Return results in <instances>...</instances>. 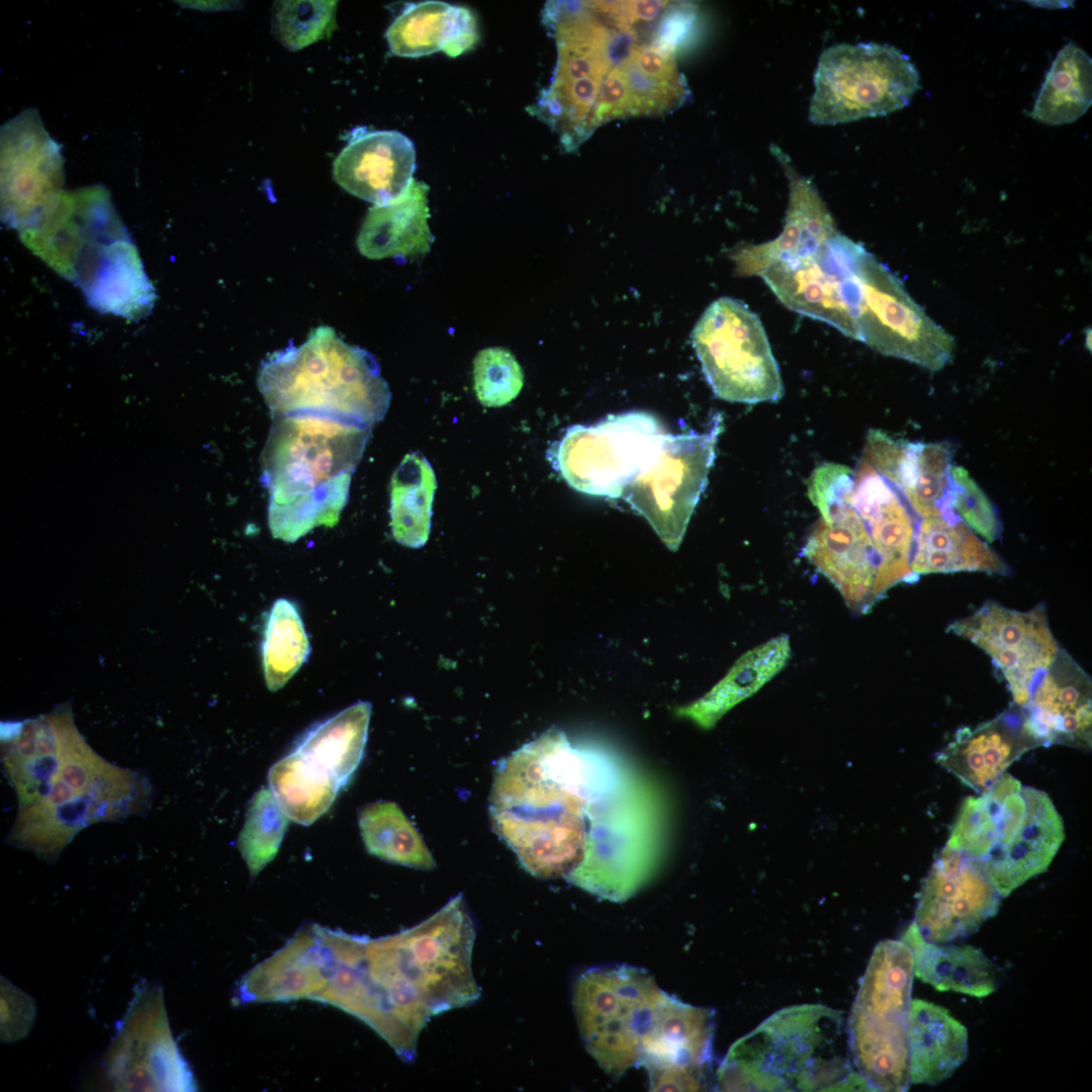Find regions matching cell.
<instances>
[{
	"label": "cell",
	"mask_w": 1092,
	"mask_h": 1092,
	"mask_svg": "<svg viewBox=\"0 0 1092 1092\" xmlns=\"http://www.w3.org/2000/svg\"><path fill=\"white\" fill-rule=\"evenodd\" d=\"M651 806L622 762L552 728L499 761L489 814L495 833L534 877L564 878L622 900L654 860Z\"/></svg>",
	"instance_id": "cell-1"
},
{
	"label": "cell",
	"mask_w": 1092,
	"mask_h": 1092,
	"mask_svg": "<svg viewBox=\"0 0 1092 1092\" xmlns=\"http://www.w3.org/2000/svg\"><path fill=\"white\" fill-rule=\"evenodd\" d=\"M23 244L74 283L101 313L129 321L147 316L156 293L138 248L102 185L64 192Z\"/></svg>",
	"instance_id": "cell-2"
},
{
	"label": "cell",
	"mask_w": 1092,
	"mask_h": 1092,
	"mask_svg": "<svg viewBox=\"0 0 1092 1092\" xmlns=\"http://www.w3.org/2000/svg\"><path fill=\"white\" fill-rule=\"evenodd\" d=\"M272 420L261 457L268 526L292 543L339 522L371 429L309 415Z\"/></svg>",
	"instance_id": "cell-3"
},
{
	"label": "cell",
	"mask_w": 1092,
	"mask_h": 1092,
	"mask_svg": "<svg viewBox=\"0 0 1092 1092\" xmlns=\"http://www.w3.org/2000/svg\"><path fill=\"white\" fill-rule=\"evenodd\" d=\"M4 766L20 805L12 837L42 853L58 852L90 823L125 816L145 795L133 772L86 748L56 753L44 739L18 743Z\"/></svg>",
	"instance_id": "cell-4"
},
{
	"label": "cell",
	"mask_w": 1092,
	"mask_h": 1092,
	"mask_svg": "<svg viewBox=\"0 0 1092 1092\" xmlns=\"http://www.w3.org/2000/svg\"><path fill=\"white\" fill-rule=\"evenodd\" d=\"M717 1084L723 1091H872L852 1064L842 1013L819 1004L778 1010L735 1041Z\"/></svg>",
	"instance_id": "cell-5"
},
{
	"label": "cell",
	"mask_w": 1092,
	"mask_h": 1092,
	"mask_svg": "<svg viewBox=\"0 0 1092 1092\" xmlns=\"http://www.w3.org/2000/svg\"><path fill=\"white\" fill-rule=\"evenodd\" d=\"M257 385L272 418L318 416L370 428L382 421L391 393L375 358L328 326L261 363Z\"/></svg>",
	"instance_id": "cell-6"
},
{
	"label": "cell",
	"mask_w": 1092,
	"mask_h": 1092,
	"mask_svg": "<svg viewBox=\"0 0 1092 1092\" xmlns=\"http://www.w3.org/2000/svg\"><path fill=\"white\" fill-rule=\"evenodd\" d=\"M1064 840V821L1050 796L1006 772L964 800L945 846L977 860L1004 898L1044 873Z\"/></svg>",
	"instance_id": "cell-7"
},
{
	"label": "cell",
	"mask_w": 1092,
	"mask_h": 1092,
	"mask_svg": "<svg viewBox=\"0 0 1092 1092\" xmlns=\"http://www.w3.org/2000/svg\"><path fill=\"white\" fill-rule=\"evenodd\" d=\"M543 22L555 38L557 63L533 113L559 134L566 150H573L594 130L600 87L627 53V41L596 2H548Z\"/></svg>",
	"instance_id": "cell-8"
},
{
	"label": "cell",
	"mask_w": 1092,
	"mask_h": 1092,
	"mask_svg": "<svg viewBox=\"0 0 1092 1092\" xmlns=\"http://www.w3.org/2000/svg\"><path fill=\"white\" fill-rule=\"evenodd\" d=\"M913 978V954L903 940L876 945L846 1021L852 1064L872 1091L903 1092L910 1086Z\"/></svg>",
	"instance_id": "cell-9"
},
{
	"label": "cell",
	"mask_w": 1092,
	"mask_h": 1092,
	"mask_svg": "<svg viewBox=\"0 0 1092 1092\" xmlns=\"http://www.w3.org/2000/svg\"><path fill=\"white\" fill-rule=\"evenodd\" d=\"M809 119L818 125L888 115L906 107L920 89L910 58L886 43H840L819 57Z\"/></svg>",
	"instance_id": "cell-10"
},
{
	"label": "cell",
	"mask_w": 1092,
	"mask_h": 1092,
	"mask_svg": "<svg viewBox=\"0 0 1092 1092\" xmlns=\"http://www.w3.org/2000/svg\"><path fill=\"white\" fill-rule=\"evenodd\" d=\"M850 272L859 342L930 371L950 362L954 339L927 315L886 265L857 243L851 252Z\"/></svg>",
	"instance_id": "cell-11"
},
{
	"label": "cell",
	"mask_w": 1092,
	"mask_h": 1092,
	"mask_svg": "<svg viewBox=\"0 0 1092 1092\" xmlns=\"http://www.w3.org/2000/svg\"><path fill=\"white\" fill-rule=\"evenodd\" d=\"M702 371L716 397L754 404L784 395L780 367L758 315L731 297L714 300L691 334Z\"/></svg>",
	"instance_id": "cell-12"
},
{
	"label": "cell",
	"mask_w": 1092,
	"mask_h": 1092,
	"mask_svg": "<svg viewBox=\"0 0 1092 1092\" xmlns=\"http://www.w3.org/2000/svg\"><path fill=\"white\" fill-rule=\"evenodd\" d=\"M668 433L645 412L608 416L594 425H574L554 442L548 458L575 490L620 498L657 456Z\"/></svg>",
	"instance_id": "cell-13"
},
{
	"label": "cell",
	"mask_w": 1092,
	"mask_h": 1092,
	"mask_svg": "<svg viewBox=\"0 0 1092 1092\" xmlns=\"http://www.w3.org/2000/svg\"><path fill=\"white\" fill-rule=\"evenodd\" d=\"M664 994L634 967L596 968L575 981L573 1007L582 1040L607 1073L620 1076L639 1064L642 1038Z\"/></svg>",
	"instance_id": "cell-14"
},
{
	"label": "cell",
	"mask_w": 1092,
	"mask_h": 1092,
	"mask_svg": "<svg viewBox=\"0 0 1092 1092\" xmlns=\"http://www.w3.org/2000/svg\"><path fill=\"white\" fill-rule=\"evenodd\" d=\"M722 419L708 431L668 434L653 462L627 486L623 498L672 551L681 543L716 458Z\"/></svg>",
	"instance_id": "cell-15"
},
{
	"label": "cell",
	"mask_w": 1092,
	"mask_h": 1092,
	"mask_svg": "<svg viewBox=\"0 0 1092 1092\" xmlns=\"http://www.w3.org/2000/svg\"><path fill=\"white\" fill-rule=\"evenodd\" d=\"M1 219L19 233L39 224L64 194L61 146L29 108L1 126Z\"/></svg>",
	"instance_id": "cell-16"
},
{
	"label": "cell",
	"mask_w": 1092,
	"mask_h": 1092,
	"mask_svg": "<svg viewBox=\"0 0 1092 1092\" xmlns=\"http://www.w3.org/2000/svg\"><path fill=\"white\" fill-rule=\"evenodd\" d=\"M947 631L963 637L992 659L1022 708L1030 689L1057 656L1060 646L1043 606L1021 612L986 602L974 614L953 621Z\"/></svg>",
	"instance_id": "cell-17"
},
{
	"label": "cell",
	"mask_w": 1092,
	"mask_h": 1092,
	"mask_svg": "<svg viewBox=\"0 0 1092 1092\" xmlns=\"http://www.w3.org/2000/svg\"><path fill=\"white\" fill-rule=\"evenodd\" d=\"M853 244L839 232L820 250L775 261L758 276L790 310L859 341L850 297Z\"/></svg>",
	"instance_id": "cell-18"
},
{
	"label": "cell",
	"mask_w": 1092,
	"mask_h": 1092,
	"mask_svg": "<svg viewBox=\"0 0 1092 1092\" xmlns=\"http://www.w3.org/2000/svg\"><path fill=\"white\" fill-rule=\"evenodd\" d=\"M1001 898L977 860L944 846L922 882L912 923L927 941L953 942L995 916Z\"/></svg>",
	"instance_id": "cell-19"
},
{
	"label": "cell",
	"mask_w": 1092,
	"mask_h": 1092,
	"mask_svg": "<svg viewBox=\"0 0 1092 1092\" xmlns=\"http://www.w3.org/2000/svg\"><path fill=\"white\" fill-rule=\"evenodd\" d=\"M714 1012L664 994L645 1032L639 1064L651 1090L697 1091L708 1087L712 1066Z\"/></svg>",
	"instance_id": "cell-20"
},
{
	"label": "cell",
	"mask_w": 1092,
	"mask_h": 1092,
	"mask_svg": "<svg viewBox=\"0 0 1092 1092\" xmlns=\"http://www.w3.org/2000/svg\"><path fill=\"white\" fill-rule=\"evenodd\" d=\"M851 500L852 496L821 514L803 553L834 584L850 609L864 614L878 602L879 558Z\"/></svg>",
	"instance_id": "cell-21"
},
{
	"label": "cell",
	"mask_w": 1092,
	"mask_h": 1092,
	"mask_svg": "<svg viewBox=\"0 0 1092 1092\" xmlns=\"http://www.w3.org/2000/svg\"><path fill=\"white\" fill-rule=\"evenodd\" d=\"M851 503L870 533L879 558L876 582L879 601L894 585L917 578L911 560L919 519L901 492L861 458L854 471Z\"/></svg>",
	"instance_id": "cell-22"
},
{
	"label": "cell",
	"mask_w": 1092,
	"mask_h": 1092,
	"mask_svg": "<svg viewBox=\"0 0 1092 1092\" xmlns=\"http://www.w3.org/2000/svg\"><path fill=\"white\" fill-rule=\"evenodd\" d=\"M952 455L949 442H906L872 429L861 458L901 492L920 521L956 513L951 505Z\"/></svg>",
	"instance_id": "cell-23"
},
{
	"label": "cell",
	"mask_w": 1092,
	"mask_h": 1092,
	"mask_svg": "<svg viewBox=\"0 0 1092 1092\" xmlns=\"http://www.w3.org/2000/svg\"><path fill=\"white\" fill-rule=\"evenodd\" d=\"M1020 710L1040 746L1060 744L1085 750L1091 748V679L1065 649L1060 648L1053 662L1034 682Z\"/></svg>",
	"instance_id": "cell-24"
},
{
	"label": "cell",
	"mask_w": 1092,
	"mask_h": 1092,
	"mask_svg": "<svg viewBox=\"0 0 1092 1092\" xmlns=\"http://www.w3.org/2000/svg\"><path fill=\"white\" fill-rule=\"evenodd\" d=\"M334 964L324 926L301 927L240 979L234 1001L237 1005L313 1001L327 986Z\"/></svg>",
	"instance_id": "cell-25"
},
{
	"label": "cell",
	"mask_w": 1092,
	"mask_h": 1092,
	"mask_svg": "<svg viewBox=\"0 0 1092 1092\" xmlns=\"http://www.w3.org/2000/svg\"><path fill=\"white\" fill-rule=\"evenodd\" d=\"M1015 705L974 727L958 729L935 761L965 786L982 794L1027 751L1039 747Z\"/></svg>",
	"instance_id": "cell-26"
},
{
	"label": "cell",
	"mask_w": 1092,
	"mask_h": 1092,
	"mask_svg": "<svg viewBox=\"0 0 1092 1092\" xmlns=\"http://www.w3.org/2000/svg\"><path fill=\"white\" fill-rule=\"evenodd\" d=\"M415 145L397 130L358 127L333 163V177L347 192L386 204L408 187L416 170Z\"/></svg>",
	"instance_id": "cell-27"
},
{
	"label": "cell",
	"mask_w": 1092,
	"mask_h": 1092,
	"mask_svg": "<svg viewBox=\"0 0 1092 1092\" xmlns=\"http://www.w3.org/2000/svg\"><path fill=\"white\" fill-rule=\"evenodd\" d=\"M785 168L790 196L784 229L771 241L736 251L732 258L739 275L758 276L775 261L816 252L839 233L814 184L794 173L786 163Z\"/></svg>",
	"instance_id": "cell-28"
},
{
	"label": "cell",
	"mask_w": 1092,
	"mask_h": 1092,
	"mask_svg": "<svg viewBox=\"0 0 1092 1092\" xmlns=\"http://www.w3.org/2000/svg\"><path fill=\"white\" fill-rule=\"evenodd\" d=\"M385 37L390 52L398 57L444 52L455 58L474 48L478 28L469 8L431 0L406 5L388 26Z\"/></svg>",
	"instance_id": "cell-29"
},
{
	"label": "cell",
	"mask_w": 1092,
	"mask_h": 1092,
	"mask_svg": "<svg viewBox=\"0 0 1092 1092\" xmlns=\"http://www.w3.org/2000/svg\"><path fill=\"white\" fill-rule=\"evenodd\" d=\"M428 192L426 183L413 178L399 197L369 208L356 241L359 252L373 260L425 256L434 242Z\"/></svg>",
	"instance_id": "cell-30"
},
{
	"label": "cell",
	"mask_w": 1092,
	"mask_h": 1092,
	"mask_svg": "<svg viewBox=\"0 0 1092 1092\" xmlns=\"http://www.w3.org/2000/svg\"><path fill=\"white\" fill-rule=\"evenodd\" d=\"M910 1084L936 1085L964 1064L968 1030L945 1008L911 1000L908 1022Z\"/></svg>",
	"instance_id": "cell-31"
},
{
	"label": "cell",
	"mask_w": 1092,
	"mask_h": 1092,
	"mask_svg": "<svg viewBox=\"0 0 1092 1092\" xmlns=\"http://www.w3.org/2000/svg\"><path fill=\"white\" fill-rule=\"evenodd\" d=\"M911 569L916 576L958 571L1009 572L1002 558L957 514L920 519Z\"/></svg>",
	"instance_id": "cell-32"
},
{
	"label": "cell",
	"mask_w": 1092,
	"mask_h": 1092,
	"mask_svg": "<svg viewBox=\"0 0 1092 1092\" xmlns=\"http://www.w3.org/2000/svg\"><path fill=\"white\" fill-rule=\"evenodd\" d=\"M901 940L911 948L914 976L938 991L983 998L999 985L997 966L975 946L927 941L912 922Z\"/></svg>",
	"instance_id": "cell-33"
},
{
	"label": "cell",
	"mask_w": 1092,
	"mask_h": 1092,
	"mask_svg": "<svg viewBox=\"0 0 1092 1092\" xmlns=\"http://www.w3.org/2000/svg\"><path fill=\"white\" fill-rule=\"evenodd\" d=\"M370 715L369 702L351 705L311 726L292 750L343 790L362 760Z\"/></svg>",
	"instance_id": "cell-34"
},
{
	"label": "cell",
	"mask_w": 1092,
	"mask_h": 1092,
	"mask_svg": "<svg viewBox=\"0 0 1092 1092\" xmlns=\"http://www.w3.org/2000/svg\"><path fill=\"white\" fill-rule=\"evenodd\" d=\"M791 657L788 635H781L741 656L707 695L679 713L704 728L712 727L728 710L750 697L777 675Z\"/></svg>",
	"instance_id": "cell-35"
},
{
	"label": "cell",
	"mask_w": 1092,
	"mask_h": 1092,
	"mask_svg": "<svg viewBox=\"0 0 1092 1092\" xmlns=\"http://www.w3.org/2000/svg\"><path fill=\"white\" fill-rule=\"evenodd\" d=\"M1092 103V60L1071 41L1057 54L1028 115L1043 124L1075 122Z\"/></svg>",
	"instance_id": "cell-36"
},
{
	"label": "cell",
	"mask_w": 1092,
	"mask_h": 1092,
	"mask_svg": "<svg viewBox=\"0 0 1092 1092\" xmlns=\"http://www.w3.org/2000/svg\"><path fill=\"white\" fill-rule=\"evenodd\" d=\"M436 488V475L427 458L421 452L406 454L390 480V526L396 542L408 548L426 544Z\"/></svg>",
	"instance_id": "cell-37"
},
{
	"label": "cell",
	"mask_w": 1092,
	"mask_h": 1092,
	"mask_svg": "<svg viewBox=\"0 0 1092 1092\" xmlns=\"http://www.w3.org/2000/svg\"><path fill=\"white\" fill-rule=\"evenodd\" d=\"M367 851L387 862L432 870L436 861L420 833L396 803L378 801L358 813Z\"/></svg>",
	"instance_id": "cell-38"
},
{
	"label": "cell",
	"mask_w": 1092,
	"mask_h": 1092,
	"mask_svg": "<svg viewBox=\"0 0 1092 1092\" xmlns=\"http://www.w3.org/2000/svg\"><path fill=\"white\" fill-rule=\"evenodd\" d=\"M268 783L287 817L305 826L324 815L342 791L294 750L271 766Z\"/></svg>",
	"instance_id": "cell-39"
},
{
	"label": "cell",
	"mask_w": 1092,
	"mask_h": 1092,
	"mask_svg": "<svg viewBox=\"0 0 1092 1092\" xmlns=\"http://www.w3.org/2000/svg\"><path fill=\"white\" fill-rule=\"evenodd\" d=\"M262 663L267 688L276 692L307 660L310 645L296 605L278 599L267 614L262 640Z\"/></svg>",
	"instance_id": "cell-40"
},
{
	"label": "cell",
	"mask_w": 1092,
	"mask_h": 1092,
	"mask_svg": "<svg viewBox=\"0 0 1092 1092\" xmlns=\"http://www.w3.org/2000/svg\"><path fill=\"white\" fill-rule=\"evenodd\" d=\"M288 819L270 789L261 788L249 802L238 845L252 878L277 854Z\"/></svg>",
	"instance_id": "cell-41"
},
{
	"label": "cell",
	"mask_w": 1092,
	"mask_h": 1092,
	"mask_svg": "<svg viewBox=\"0 0 1092 1092\" xmlns=\"http://www.w3.org/2000/svg\"><path fill=\"white\" fill-rule=\"evenodd\" d=\"M337 1H277L274 33L291 52L329 38L336 29Z\"/></svg>",
	"instance_id": "cell-42"
},
{
	"label": "cell",
	"mask_w": 1092,
	"mask_h": 1092,
	"mask_svg": "<svg viewBox=\"0 0 1092 1092\" xmlns=\"http://www.w3.org/2000/svg\"><path fill=\"white\" fill-rule=\"evenodd\" d=\"M523 384V370L509 350L489 347L478 352L473 362V385L481 404L504 406L519 395Z\"/></svg>",
	"instance_id": "cell-43"
},
{
	"label": "cell",
	"mask_w": 1092,
	"mask_h": 1092,
	"mask_svg": "<svg viewBox=\"0 0 1092 1092\" xmlns=\"http://www.w3.org/2000/svg\"><path fill=\"white\" fill-rule=\"evenodd\" d=\"M951 505L960 519L988 542L998 539L1002 525L994 505L986 493L961 467L951 465Z\"/></svg>",
	"instance_id": "cell-44"
},
{
	"label": "cell",
	"mask_w": 1092,
	"mask_h": 1092,
	"mask_svg": "<svg viewBox=\"0 0 1092 1092\" xmlns=\"http://www.w3.org/2000/svg\"><path fill=\"white\" fill-rule=\"evenodd\" d=\"M854 471L835 464L823 463L811 474L808 494L819 513L849 498L853 491Z\"/></svg>",
	"instance_id": "cell-45"
}]
</instances>
